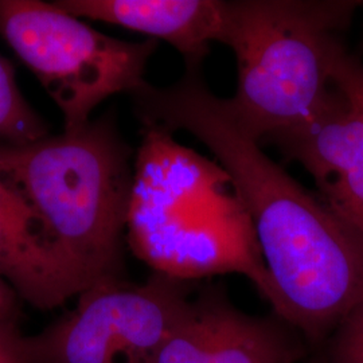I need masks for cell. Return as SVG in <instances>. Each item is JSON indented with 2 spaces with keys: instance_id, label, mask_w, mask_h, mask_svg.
Listing matches in <instances>:
<instances>
[{
  "instance_id": "6da1fadb",
  "label": "cell",
  "mask_w": 363,
  "mask_h": 363,
  "mask_svg": "<svg viewBox=\"0 0 363 363\" xmlns=\"http://www.w3.org/2000/svg\"><path fill=\"white\" fill-rule=\"evenodd\" d=\"M143 128L186 130L228 172L247 210L272 286L276 313L312 339L363 303V238L267 155L208 89L201 67L164 88L130 94Z\"/></svg>"
},
{
  "instance_id": "7a4b0ae2",
  "label": "cell",
  "mask_w": 363,
  "mask_h": 363,
  "mask_svg": "<svg viewBox=\"0 0 363 363\" xmlns=\"http://www.w3.org/2000/svg\"><path fill=\"white\" fill-rule=\"evenodd\" d=\"M112 115L34 143L0 144V177L38 218L81 292L121 281L133 169Z\"/></svg>"
},
{
  "instance_id": "3957f363",
  "label": "cell",
  "mask_w": 363,
  "mask_h": 363,
  "mask_svg": "<svg viewBox=\"0 0 363 363\" xmlns=\"http://www.w3.org/2000/svg\"><path fill=\"white\" fill-rule=\"evenodd\" d=\"M127 232L135 255L156 273L184 281L241 273L272 300L256 235L230 177L169 132L143 128Z\"/></svg>"
},
{
  "instance_id": "277c9868",
  "label": "cell",
  "mask_w": 363,
  "mask_h": 363,
  "mask_svg": "<svg viewBox=\"0 0 363 363\" xmlns=\"http://www.w3.org/2000/svg\"><path fill=\"white\" fill-rule=\"evenodd\" d=\"M359 3L228 1L223 45L234 52L237 88L228 104L259 143L311 118L333 89L337 31Z\"/></svg>"
},
{
  "instance_id": "5b68a950",
  "label": "cell",
  "mask_w": 363,
  "mask_h": 363,
  "mask_svg": "<svg viewBox=\"0 0 363 363\" xmlns=\"http://www.w3.org/2000/svg\"><path fill=\"white\" fill-rule=\"evenodd\" d=\"M0 35L58 105L64 130L88 124L111 96L144 86L157 48L156 39L128 42L103 34L39 0H0Z\"/></svg>"
},
{
  "instance_id": "8992f818",
  "label": "cell",
  "mask_w": 363,
  "mask_h": 363,
  "mask_svg": "<svg viewBox=\"0 0 363 363\" xmlns=\"http://www.w3.org/2000/svg\"><path fill=\"white\" fill-rule=\"evenodd\" d=\"M187 281L154 273L142 286L106 281L30 337L37 363H151L191 310Z\"/></svg>"
},
{
  "instance_id": "52a82bcc",
  "label": "cell",
  "mask_w": 363,
  "mask_h": 363,
  "mask_svg": "<svg viewBox=\"0 0 363 363\" xmlns=\"http://www.w3.org/2000/svg\"><path fill=\"white\" fill-rule=\"evenodd\" d=\"M264 142L307 169L325 205L363 238V120L334 85L311 118Z\"/></svg>"
},
{
  "instance_id": "ba28073f",
  "label": "cell",
  "mask_w": 363,
  "mask_h": 363,
  "mask_svg": "<svg viewBox=\"0 0 363 363\" xmlns=\"http://www.w3.org/2000/svg\"><path fill=\"white\" fill-rule=\"evenodd\" d=\"M77 18L101 21L162 39L181 52L186 67H201L213 42L223 43L228 1L220 0H58Z\"/></svg>"
},
{
  "instance_id": "9c48e42d",
  "label": "cell",
  "mask_w": 363,
  "mask_h": 363,
  "mask_svg": "<svg viewBox=\"0 0 363 363\" xmlns=\"http://www.w3.org/2000/svg\"><path fill=\"white\" fill-rule=\"evenodd\" d=\"M0 277L39 310H52L79 295L49 247L35 214L0 177Z\"/></svg>"
},
{
  "instance_id": "30bf717a",
  "label": "cell",
  "mask_w": 363,
  "mask_h": 363,
  "mask_svg": "<svg viewBox=\"0 0 363 363\" xmlns=\"http://www.w3.org/2000/svg\"><path fill=\"white\" fill-rule=\"evenodd\" d=\"M300 354L280 327L233 307L205 363H294Z\"/></svg>"
},
{
  "instance_id": "8fae6325",
  "label": "cell",
  "mask_w": 363,
  "mask_h": 363,
  "mask_svg": "<svg viewBox=\"0 0 363 363\" xmlns=\"http://www.w3.org/2000/svg\"><path fill=\"white\" fill-rule=\"evenodd\" d=\"M234 306L217 288L205 289L151 363H205L218 342Z\"/></svg>"
},
{
  "instance_id": "7c38bea8",
  "label": "cell",
  "mask_w": 363,
  "mask_h": 363,
  "mask_svg": "<svg viewBox=\"0 0 363 363\" xmlns=\"http://www.w3.org/2000/svg\"><path fill=\"white\" fill-rule=\"evenodd\" d=\"M48 136V125L19 91L13 66L0 55V140L34 143Z\"/></svg>"
},
{
  "instance_id": "4fadbf2b",
  "label": "cell",
  "mask_w": 363,
  "mask_h": 363,
  "mask_svg": "<svg viewBox=\"0 0 363 363\" xmlns=\"http://www.w3.org/2000/svg\"><path fill=\"white\" fill-rule=\"evenodd\" d=\"M331 81L363 120V62L346 52L343 45L334 52Z\"/></svg>"
},
{
  "instance_id": "5bb4252c",
  "label": "cell",
  "mask_w": 363,
  "mask_h": 363,
  "mask_svg": "<svg viewBox=\"0 0 363 363\" xmlns=\"http://www.w3.org/2000/svg\"><path fill=\"white\" fill-rule=\"evenodd\" d=\"M328 363H363V303L335 328Z\"/></svg>"
},
{
  "instance_id": "9a60e30c",
  "label": "cell",
  "mask_w": 363,
  "mask_h": 363,
  "mask_svg": "<svg viewBox=\"0 0 363 363\" xmlns=\"http://www.w3.org/2000/svg\"><path fill=\"white\" fill-rule=\"evenodd\" d=\"M0 363H37L30 337L13 322L0 320Z\"/></svg>"
},
{
  "instance_id": "2e32d148",
  "label": "cell",
  "mask_w": 363,
  "mask_h": 363,
  "mask_svg": "<svg viewBox=\"0 0 363 363\" xmlns=\"http://www.w3.org/2000/svg\"><path fill=\"white\" fill-rule=\"evenodd\" d=\"M18 294L3 277H0V320L16 323L19 316Z\"/></svg>"
}]
</instances>
